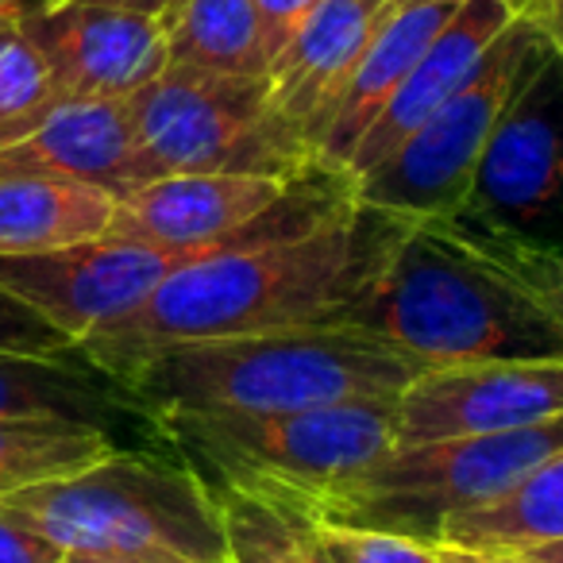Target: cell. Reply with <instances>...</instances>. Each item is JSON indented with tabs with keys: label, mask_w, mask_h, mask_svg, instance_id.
<instances>
[{
	"label": "cell",
	"mask_w": 563,
	"mask_h": 563,
	"mask_svg": "<svg viewBox=\"0 0 563 563\" xmlns=\"http://www.w3.org/2000/svg\"><path fill=\"white\" fill-rule=\"evenodd\" d=\"M409 228V220L355 201L306 235L194 258L135 313L81 340L78 352L124 386L166 347L332 329L371 290Z\"/></svg>",
	"instance_id": "6da1fadb"
},
{
	"label": "cell",
	"mask_w": 563,
	"mask_h": 563,
	"mask_svg": "<svg viewBox=\"0 0 563 563\" xmlns=\"http://www.w3.org/2000/svg\"><path fill=\"white\" fill-rule=\"evenodd\" d=\"M424 363L360 329H290L178 344L128 375L155 421L166 413H290L344 401H398Z\"/></svg>",
	"instance_id": "7a4b0ae2"
},
{
	"label": "cell",
	"mask_w": 563,
	"mask_h": 563,
	"mask_svg": "<svg viewBox=\"0 0 563 563\" xmlns=\"http://www.w3.org/2000/svg\"><path fill=\"white\" fill-rule=\"evenodd\" d=\"M336 324L371 332L429 371L563 363V324L521 282L432 224L409 228L371 290Z\"/></svg>",
	"instance_id": "3957f363"
},
{
	"label": "cell",
	"mask_w": 563,
	"mask_h": 563,
	"mask_svg": "<svg viewBox=\"0 0 563 563\" xmlns=\"http://www.w3.org/2000/svg\"><path fill=\"white\" fill-rule=\"evenodd\" d=\"M4 506L27 517L66 555H186L194 563H228L217 498L181 460L117 452L81 475L12 494Z\"/></svg>",
	"instance_id": "277c9868"
},
{
	"label": "cell",
	"mask_w": 563,
	"mask_h": 563,
	"mask_svg": "<svg viewBox=\"0 0 563 563\" xmlns=\"http://www.w3.org/2000/svg\"><path fill=\"white\" fill-rule=\"evenodd\" d=\"M155 424L209 490H274L309 506L394 448V401L290 413H166Z\"/></svg>",
	"instance_id": "5b68a950"
},
{
	"label": "cell",
	"mask_w": 563,
	"mask_h": 563,
	"mask_svg": "<svg viewBox=\"0 0 563 563\" xmlns=\"http://www.w3.org/2000/svg\"><path fill=\"white\" fill-rule=\"evenodd\" d=\"M563 448V417L517 432L452 437L390 448L313 501L317 517L347 529L398 532L440 544L452 517L506 494L525 471Z\"/></svg>",
	"instance_id": "8992f818"
},
{
	"label": "cell",
	"mask_w": 563,
	"mask_h": 563,
	"mask_svg": "<svg viewBox=\"0 0 563 563\" xmlns=\"http://www.w3.org/2000/svg\"><path fill=\"white\" fill-rule=\"evenodd\" d=\"M124 109L147 181L170 174H266L294 181L317 166L271 117V78L166 66L124 97Z\"/></svg>",
	"instance_id": "52a82bcc"
},
{
	"label": "cell",
	"mask_w": 563,
	"mask_h": 563,
	"mask_svg": "<svg viewBox=\"0 0 563 563\" xmlns=\"http://www.w3.org/2000/svg\"><path fill=\"white\" fill-rule=\"evenodd\" d=\"M540 20L514 16L490 43L460 89L394 151L390 158L352 181L355 201L401 217L409 224L448 220L467 205L478 163L506 112L514 89L548 47Z\"/></svg>",
	"instance_id": "ba28073f"
},
{
	"label": "cell",
	"mask_w": 563,
	"mask_h": 563,
	"mask_svg": "<svg viewBox=\"0 0 563 563\" xmlns=\"http://www.w3.org/2000/svg\"><path fill=\"white\" fill-rule=\"evenodd\" d=\"M455 217L563 251V55H544L514 89Z\"/></svg>",
	"instance_id": "9c48e42d"
},
{
	"label": "cell",
	"mask_w": 563,
	"mask_h": 563,
	"mask_svg": "<svg viewBox=\"0 0 563 563\" xmlns=\"http://www.w3.org/2000/svg\"><path fill=\"white\" fill-rule=\"evenodd\" d=\"M186 263L194 258L109 232L43 255H0V290L78 347L93 332L135 313Z\"/></svg>",
	"instance_id": "30bf717a"
},
{
	"label": "cell",
	"mask_w": 563,
	"mask_h": 563,
	"mask_svg": "<svg viewBox=\"0 0 563 563\" xmlns=\"http://www.w3.org/2000/svg\"><path fill=\"white\" fill-rule=\"evenodd\" d=\"M563 417V363L437 367L394 401V448L517 432Z\"/></svg>",
	"instance_id": "8fae6325"
},
{
	"label": "cell",
	"mask_w": 563,
	"mask_h": 563,
	"mask_svg": "<svg viewBox=\"0 0 563 563\" xmlns=\"http://www.w3.org/2000/svg\"><path fill=\"white\" fill-rule=\"evenodd\" d=\"M55 101H124L166 70L158 20L97 4H43L24 20Z\"/></svg>",
	"instance_id": "7c38bea8"
},
{
	"label": "cell",
	"mask_w": 563,
	"mask_h": 563,
	"mask_svg": "<svg viewBox=\"0 0 563 563\" xmlns=\"http://www.w3.org/2000/svg\"><path fill=\"white\" fill-rule=\"evenodd\" d=\"M40 174L97 186L120 201L147 181L124 101H55L0 143V178Z\"/></svg>",
	"instance_id": "4fadbf2b"
},
{
	"label": "cell",
	"mask_w": 563,
	"mask_h": 563,
	"mask_svg": "<svg viewBox=\"0 0 563 563\" xmlns=\"http://www.w3.org/2000/svg\"><path fill=\"white\" fill-rule=\"evenodd\" d=\"M390 0H321L286 55L271 66V117L317 163V140L332 104L367 51Z\"/></svg>",
	"instance_id": "5bb4252c"
},
{
	"label": "cell",
	"mask_w": 563,
	"mask_h": 563,
	"mask_svg": "<svg viewBox=\"0 0 563 563\" xmlns=\"http://www.w3.org/2000/svg\"><path fill=\"white\" fill-rule=\"evenodd\" d=\"M460 4L463 0H390L386 4L367 51L347 74L344 89L324 120V132L317 140V166L344 178L363 132L375 124L383 104L406 81V74L421 63L437 35L452 24Z\"/></svg>",
	"instance_id": "9a60e30c"
},
{
	"label": "cell",
	"mask_w": 563,
	"mask_h": 563,
	"mask_svg": "<svg viewBox=\"0 0 563 563\" xmlns=\"http://www.w3.org/2000/svg\"><path fill=\"white\" fill-rule=\"evenodd\" d=\"M509 24H514V12H509L506 0H463L452 24L437 35V43L424 51L421 63L406 74V81L383 104L375 124L363 132L344 178L355 181L367 170H375L383 158H390L467 81V74L478 66V58L490 51V43Z\"/></svg>",
	"instance_id": "2e32d148"
},
{
	"label": "cell",
	"mask_w": 563,
	"mask_h": 563,
	"mask_svg": "<svg viewBox=\"0 0 563 563\" xmlns=\"http://www.w3.org/2000/svg\"><path fill=\"white\" fill-rule=\"evenodd\" d=\"M63 417L97 424L112 437L117 421H151L128 386L97 371L74 347L70 355L0 352V421Z\"/></svg>",
	"instance_id": "e0dca14e"
},
{
	"label": "cell",
	"mask_w": 563,
	"mask_h": 563,
	"mask_svg": "<svg viewBox=\"0 0 563 563\" xmlns=\"http://www.w3.org/2000/svg\"><path fill=\"white\" fill-rule=\"evenodd\" d=\"M117 197L40 174L0 178V255H43L109 235Z\"/></svg>",
	"instance_id": "ac0fdd59"
},
{
	"label": "cell",
	"mask_w": 563,
	"mask_h": 563,
	"mask_svg": "<svg viewBox=\"0 0 563 563\" xmlns=\"http://www.w3.org/2000/svg\"><path fill=\"white\" fill-rule=\"evenodd\" d=\"M563 540V448L525 471L506 494L452 517L440 544L490 555H525Z\"/></svg>",
	"instance_id": "d6986e66"
},
{
	"label": "cell",
	"mask_w": 563,
	"mask_h": 563,
	"mask_svg": "<svg viewBox=\"0 0 563 563\" xmlns=\"http://www.w3.org/2000/svg\"><path fill=\"white\" fill-rule=\"evenodd\" d=\"M166 66L224 78H271L251 0H170L158 16Z\"/></svg>",
	"instance_id": "ffe728a7"
},
{
	"label": "cell",
	"mask_w": 563,
	"mask_h": 563,
	"mask_svg": "<svg viewBox=\"0 0 563 563\" xmlns=\"http://www.w3.org/2000/svg\"><path fill=\"white\" fill-rule=\"evenodd\" d=\"M228 540V563H332L309 501L274 490H209Z\"/></svg>",
	"instance_id": "44dd1931"
},
{
	"label": "cell",
	"mask_w": 563,
	"mask_h": 563,
	"mask_svg": "<svg viewBox=\"0 0 563 563\" xmlns=\"http://www.w3.org/2000/svg\"><path fill=\"white\" fill-rule=\"evenodd\" d=\"M124 452L97 424L63 417H16L0 421V501L32 486L70 478Z\"/></svg>",
	"instance_id": "7402d4cb"
},
{
	"label": "cell",
	"mask_w": 563,
	"mask_h": 563,
	"mask_svg": "<svg viewBox=\"0 0 563 563\" xmlns=\"http://www.w3.org/2000/svg\"><path fill=\"white\" fill-rule=\"evenodd\" d=\"M432 228H440L448 240L475 251L478 258H486V263H494L498 271H506L514 282H521L525 290L563 324V251L537 247V243L494 232V228L475 224V220H463V217L432 220Z\"/></svg>",
	"instance_id": "603a6c76"
},
{
	"label": "cell",
	"mask_w": 563,
	"mask_h": 563,
	"mask_svg": "<svg viewBox=\"0 0 563 563\" xmlns=\"http://www.w3.org/2000/svg\"><path fill=\"white\" fill-rule=\"evenodd\" d=\"M47 104H55V86L40 47L27 40L24 24L0 27V143Z\"/></svg>",
	"instance_id": "cb8c5ba5"
},
{
	"label": "cell",
	"mask_w": 563,
	"mask_h": 563,
	"mask_svg": "<svg viewBox=\"0 0 563 563\" xmlns=\"http://www.w3.org/2000/svg\"><path fill=\"white\" fill-rule=\"evenodd\" d=\"M321 544L332 563H440L437 544L398 537V532L347 529L321 521Z\"/></svg>",
	"instance_id": "d4e9b609"
},
{
	"label": "cell",
	"mask_w": 563,
	"mask_h": 563,
	"mask_svg": "<svg viewBox=\"0 0 563 563\" xmlns=\"http://www.w3.org/2000/svg\"><path fill=\"white\" fill-rule=\"evenodd\" d=\"M0 352H27V355H70L74 344L55 332L40 313L20 306L12 294L0 290Z\"/></svg>",
	"instance_id": "484cf974"
},
{
	"label": "cell",
	"mask_w": 563,
	"mask_h": 563,
	"mask_svg": "<svg viewBox=\"0 0 563 563\" xmlns=\"http://www.w3.org/2000/svg\"><path fill=\"white\" fill-rule=\"evenodd\" d=\"M258 20V40H263L266 63H278L294 35L306 27V20L321 9V0H251Z\"/></svg>",
	"instance_id": "4316f807"
},
{
	"label": "cell",
	"mask_w": 563,
	"mask_h": 563,
	"mask_svg": "<svg viewBox=\"0 0 563 563\" xmlns=\"http://www.w3.org/2000/svg\"><path fill=\"white\" fill-rule=\"evenodd\" d=\"M66 552L0 501V563H63Z\"/></svg>",
	"instance_id": "83f0119b"
},
{
	"label": "cell",
	"mask_w": 563,
	"mask_h": 563,
	"mask_svg": "<svg viewBox=\"0 0 563 563\" xmlns=\"http://www.w3.org/2000/svg\"><path fill=\"white\" fill-rule=\"evenodd\" d=\"M47 4H97V9H120V12H135V16H151L158 20L170 0H47Z\"/></svg>",
	"instance_id": "f1b7e54d"
},
{
	"label": "cell",
	"mask_w": 563,
	"mask_h": 563,
	"mask_svg": "<svg viewBox=\"0 0 563 563\" xmlns=\"http://www.w3.org/2000/svg\"><path fill=\"white\" fill-rule=\"evenodd\" d=\"M440 563H532L525 555H490V552H471V548H452V544H437Z\"/></svg>",
	"instance_id": "f546056e"
},
{
	"label": "cell",
	"mask_w": 563,
	"mask_h": 563,
	"mask_svg": "<svg viewBox=\"0 0 563 563\" xmlns=\"http://www.w3.org/2000/svg\"><path fill=\"white\" fill-rule=\"evenodd\" d=\"M47 0H0V27L24 24L32 12H40Z\"/></svg>",
	"instance_id": "4dcf8cb0"
},
{
	"label": "cell",
	"mask_w": 563,
	"mask_h": 563,
	"mask_svg": "<svg viewBox=\"0 0 563 563\" xmlns=\"http://www.w3.org/2000/svg\"><path fill=\"white\" fill-rule=\"evenodd\" d=\"M540 24H544L548 40L555 43V51L563 55V0H552L544 9V16H540Z\"/></svg>",
	"instance_id": "1f68e13d"
},
{
	"label": "cell",
	"mask_w": 563,
	"mask_h": 563,
	"mask_svg": "<svg viewBox=\"0 0 563 563\" xmlns=\"http://www.w3.org/2000/svg\"><path fill=\"white\" fill-rule=\"evenodd\" d=\"M506 4H509V12H514V16H532V20H540V16H544L548 4H552V0H506Z\"/></svg>",
	"instance_id": "d6a6232c"
},
{
	"label": "cell",
	"mask_w": 563,
	"mask_h": 563,
	"mask_svg": "<svg viewBox=\"0 0 563 563\" xmlns=\"http://www.w3.org/2000/svg\"><path fill=\"white\" fill-rule=\"evenodd\" d=\"M89 563H194V560H186V555H128V560H89Z\"/></svg>",
	"instance_id": "836d02e7"
},
{
	"label": "cell",
	"mask_w": 563,
	"mask_h": 563,
	"mask_svg": "<svg viewBox=\"0 0 563 563\" xmlns=\"http://www.w3.org/2000/svg\"><path fill=\"white\" fill-rule=\"evenodd\" d=\"M525 560H532V563H563V540H560V544L532 548V552H525Z\"/></svg>",
	"instance_id": "e575fe53"
},
{
	"label": "cell",
	"mask_w": 563,
	"mask_h": 563,
	"mask_svg": "<svg viewBox=\"0 0 563 563\" xmlns=\"http://www.w3.org/2000/svg\"><path fill=\"white\" fill-rule=\"evenodd\" d=\"M63 563H89V560H81V555H66Z\"/></svg>",
	"instance_id": "d590c367"
}]
</instances>
